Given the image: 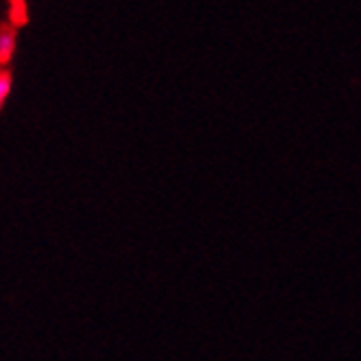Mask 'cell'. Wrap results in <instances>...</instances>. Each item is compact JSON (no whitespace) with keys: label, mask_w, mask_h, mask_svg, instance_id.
Returning a JSON list of instances; mask_svg holds the SVG:
<instances>
[{"label":"cell","mask_w":361,"mask_h":361,"mask_svg":"<svg viewBox=\"0 0 361 361\" xmlns=\"http://www.w3.org/2000/svg\"><path fill=\"white\" fill-rule=\"evenodd\" d=\"M16 53V31L11 27H3L0 29V66L11 61Z\"/></svg>","instance_id":"obj_1"},{"label":"cell","mask_w":361,"mask_h":361,"mask_svg":"<svg viewBox=\"0 0 361 361\" xmlns=\"http://www.w3.org/2000/svg\"><path fill=\"white\" fill-rule=\"evenodd\" d=\"M11 88H13V79H11V73H9L5 66H0V110H3L5 101L9 99V94H11Z\"/></svg>","instance_id":"obj_2"}]
</instances>
